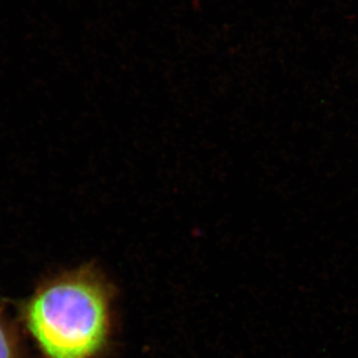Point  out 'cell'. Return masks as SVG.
Here are the masks:
<instances>
[{"instance_id": "obj_2", "label": "cell", "mask_w": 358, "mask_h": 358, "mask_svg": "<svg viewBox=\"0 0 358 358\" xmlns=\"http://www.w3.org/2000/svg\"><path fill=\"white\" fill-rule=\"evenodd\" d=\"M0 358H18L13 336L1 320H0Z\"/></svg>"}, {"instance_id": "obj_1", "label": "cell", "mask_w": 358, "mask_h": 358, "mask_svg": "<svg viewBox=\"0 0 358 358\" xmlns=\"http://www.w3.org/2000/svg\"><path fill=\"white\" fill-rule=\"evenodd\" d=\"M110 288L95 265L57 275L26 308L28 329L46 358H96L109 343Z\"/></svg>"}]
</instances>
